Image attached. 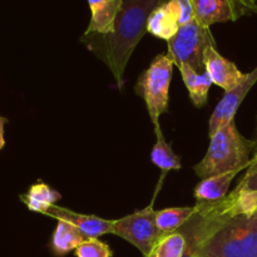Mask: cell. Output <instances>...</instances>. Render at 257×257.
Wrapping results in <instances>:
<instances>
[{
  "label": "cell",
  "mask_w": 257,
  "mask_h": 257,
  "mask_svg": "<svg viewBox=\"0 0 257 257\" xmlns=\"http://www.w3.org/2000/svg\"><path fill=\"white\" fill-rule=\"evenodd\" d=\"M167 0H123L109 34H83L80 42L105 63L122 88L125 67L138 43L147 33L151 13Z\"/></svg>",
  "instance_id": "cell-1"
},
{
  "label": "cell",
  "mask_w": 257,
  "mask_h": 257,
  "mask_svg": "<svg viewBox=\"0 0 257 257\" xmlns=\"http://www.w3.org/2000/svg\"><path fill=\"white\" fill-rule=\"evenodd\" d=\"M252 153L253 141L243 137L232 120L211 136L207 153L193 170L201 180L231 171L241 172L250 166Z\"/></svg>",
  "instance_id": "cell-2"
},
{
  "label": "cell",
  "mask_w": 257,
  "mask_h": 257,
  "mask_svg": "<svg viewBox=\"0 0 257 257\" xmlns=\"http://www.w3.org/2000/svg\"><path fill=\"white\" fill-rule=\"evenodd\" d=\"M197 257H257V213L223 221L196 248Z\"/></svg>",
  "instance_id": "cell-3"
},
{
  "label": "cell",
  "mask_w": 257,
  "mask_h": 257,
  "mask_svg": "<svg viewBox=\"0 0 257 257\" xmlns=\"http://www.w3.org/2000/svg\"><path fill=\"white\" fill-rule=\"evenodd\" d=\"M173 65L172 59L167 54H158L150 67L140 75L135 87L136 93L145 100L156 136L162 133L160 117L167 112Z\"/></svg>",
  "instance_id": "cell-4"
},
{
  "label": "cell",
  "mask_w": 257,
  "mask_h": 257,
  "mask_svg": "<svg viewBox=\"0 0 257 257\" xmlns=\"http://www.w3.org/2000/svg\"><path fill=\"white\" fill-rule=\"evenodd\" d=\"M168 43L167 55L173 64L190 65L196 72H205L203 54L210 45H215L210 28L205 27L197 20L181 25L177 34Z\"/></svg>",
  "instance_id": "cell-5"
},
{
  "label": "cell",
  "mask_w": 257,
  "mask_h": 257,
  "mask_svg": "<svg viewBox=\"0 0 257 257\" xmlns=\"http://www.w3.org/2000/svg\"><path fill=\"white\" fill-rule=\"evenodd\" d=\"M113 235L128 241L137 247L143 256H147L158 238L162 236L156 225L153 202L143 210H138L124 217L113 220Z\"/></svg>",
  "instance_id": "cell-6"
},
{
  "label": "cell",
  "mask_w": 257,
  "mask_h": 257,
  "mask_svg": "<svg viewBox=\"0 0 257 257\" xmlns=\"http://www.w3.org/2000/svg\"><path fill=\"white\" fill-rule=\"evenodd\" d=\"M195 19L210 28L216 23L235 22L257 12L256 0H190Z\"/></svg>",
  "instance_id": "cell-7"
},
{
  "label": "cell",
  "mask_w": 257,
  "mask_h": 257,
  "mask_svg": "<svg viewBox=\"0 0 257 257\" xmlns=\"http://www.w3.org/2000/svg\"><path fill=\"white\" fill-rule=\"evenodd\" d=\"M221 205L223 213L230 217L257 213V156L251 158L242 180L230 195L221 200Z\"/></svg>",
  "instance_id": "cell-8"
},
{
  "label": "cell",
  "mask_w": 257,
  "mask_h": 257,
  "mask_svg": "<svg viewBox=\"0 0 257 257\" xmlns=\"http://www.w3.org/2000/svg\"><path fill=\"white\" fill-rule=\"evenodd\" d=\"M257 82V67L250 73H246V77L237 87L230 92H226L222 99L217 103L208 123V136H213L218 130L227 125L235 118L236 112L240 108L241 103L248 94L251 88Z\"/></svg>",
  "instance_id": "cell-9"
},
{
  "label": "cell",
  "mask_w": 257,
  "mask_h": 257,
  "mask_svg": "<svg viewBox=\"0 0 257 257\" xmlns=\"http://www.w3.org/2000/svg\"><path fill=\"white\" fill-rule=\"evenodd\" d=\"M205 72L211 78L213 84L218 85L225 92H230L237 87L246 74L241 72L237 65L217 52L216 45H210L203 54Z\"/></svg>",
  "instance_id": "cell-10"
},
{
  "label": "cell",
  "mask_w": 257,
  "mask_h": 257,
  "mask_svg": "<svg viewBox=\"0 0 257 257\" xmlns=\"http://www.w3.org/2000/svg\"><path fill=\"white\" fill-rule=\"evenodd\" d=\"M45 216L55 218V220H63L72 223L78 228L85 238H99L100 236L113 233V220H105V218L98 217L94 215H84L78 213L68 208L60 207V206H52L45 212Z\"/></svg>",
  "instance_id": "cell-11"
},
{
  "label": "cell",
  "mask_w": 257,
  "mask_h": 257,
  "mask_svg": "<svg viewBox=\"0 0 257 257\" xmlns=\"http://www.w3.org/2000/svg\"><path fill=\"white\" fill-rule=\"evenodd\" d=\"M181 12L175 0H167L158 5L147 22V32L156 38L170 42L180 29Z\"/></svg>",
  "instance_id": "cell-12"
},
{
  "label": "cell",
  "mask_w": 257,
  "mask_h": 257,
  "mask_svg": "<svg viewBox=\"0 0 257 257\" xmlns=\"http://www.w3.org/2000/svg\"><path fill=\"white\" fill-rule=\"evenodd\" d=\"M90 20L84 34H109L120 12L123 0H88Z\"/></svg>",
  "instance_id": "cell-13"
},
{
  "label": "cell",
  "mask_w": 257,
  "mask_h": 257,
  "mask_svg": "<svg viewBox=\"0 0 257 257\" xmlns=\"http://www.w3.org/2000/svg\"><path fill=\"white\" fill-rule=\"evenodd\" d=\"M237 173H240V171H231L201 180L193 192L197 202H217L223 200Z\"/></svg>",
  "instance_id": "cell-14"
},
{
  "label": "cell",
  "mask_w": 257,
  "mask_h": 257,
  "mask_svg": "<svg viewBox=\"0 0 257 257\" xmlns=\"http://www.w3.org/2000/svg\"><path fill=\"white\" fill-rule=\"evenodd\" d=\"M182 80L188 90L193 105L197 108L203 107L207 103L208 92L211 85L213 84L211 78L206 72L198 73L190 65H181L178 67Z\"/></svg>",
  "instance_id": "cell-15"
},
{
  "label": "cell",
  "mask_w": 257,
  "mask_h": 257,
  "mask_svg": "<svg viewBox=\"0 0 257 257\" xmlns=\"http://www.w3.org/2000/svg\"><path fill=\"white\" fill-rule=\"evenodd\" d=\"M22 202L33 212L43 213L45 215L52 206L57 205L58 201L62 198L58 191L48 186L44 182H37L32 185L27 193L19 196Z\"/></svg>",
  "instance_id": "cell-16"
},
{
  "label": "cell",
  "mask_w": 257,
  "mask_h": 257,
  "mask_svg": "<svg viewBox=\"0 0 257 257\" xmlns=\"http://www.w3.org/2000/svg\"><path fill=\"white\" fill-rule=\"evenodd\" d=\"M85 240V236L75 226L67 221L58 220L50 241V248L55 256H64L70 251H75V248Z\"/></svg>",
  "instance_id": "cell-17"
},
{
  "label": "cell",
  "mask_w": 257,
  "mask_h": 257,
  "mask_svg": "<svg viewBox=\"0 0 257 257\" xmlns=\"http://www.w3.org/2000/svg\"><path fill=\"white\" fill-rule=\"evenodd\" d=\"M195 213L193 207H168L156 211V225L162 235L178 231Z\"/></svg>",
  "instance_id": "cell-18"
},
{
  "label": "cell",
  "mask_w": 257,
  "mask_h": 257,
  "mask_svg": "<svg viewBox=\"0 0 257 257\" xmlns=\"http://www.w3.org/2000/svg\"><path fill=\"white\" fill-rule=\"evenodd\" d=\"M187 246L186 236L181 231H175L161 236L146 257H183Z\"/></svg>",
  "instance_id": "cell-19"
},
{
  "label": "cell",
  "mask_w": 257,
  "mask_h": 257,
  "mask_svg": "<svg viewBox=\"0 0 257 257\" xmlns=\"http://www.w3.org/2000/svg\"><path fill=\"white\" fill-rule=\"evenodd\" d=\"M151 161L163 172L162 178L170 171H180L182 168L180 157L173 152L171 145L166 142L162 133L157 135V142L151 152Z\"/></svg>",
  "instance_id": "cell-20"
},
{
  "label": "cell",
  "mask_w": 257,
  "mask_h": 257,
  "mask_svg": "<svg viewBox=\"0 0 257 257\" xmlns=\"http://www.w3.org/2000/svg\"><path fill=\"white\" fill-rule=\"evenodd\" d=\"M113 251L99 238H88L75 248V257H112Z\"/></svg>",
  "instance_id": "cell-21"
},
{
  "label": "cell",
  "mask_w": 257,
  "mask_h": 257,
  "mask_svg": "<svg viewBox=\"0 0 257 257\" xmlns=\"http://www.w3.org/2000/svg\"><path fill=\"white\" fill-rule=\"evenodd\" d=\"M178 231H181V232L186 236L188 242L187 251H186L185 256L183 257H197V255H196V248H197V246L201 243V238L197 237V232H195L192 226L187 225V223H185Z\"/></svg>",
  "instance_id": "cell-22"
},
{
  "label": "cell",
  "mask_w": 257,
  "mask_h": 257,
  "mask_svg": "<svg viewBox=\"0 0 257 257\" xmlns=\"http://www.w3.org/2000/svg\"><path fill=\"white\" fill-rule=\"evenodd\" d=\"M8 123V119L5 117L0 115V151L3 150V147L5 146V138H4V128L5 124Z\"/></svg>",
  "instance_id": "cell-23"
},
{
  "label": "cell",
  "mask_w": 257,
  "mask_h": 257,
  "mask_svg": "<svg viewBox=\"0 0 257 257\" xmlns=\"http://www.w3.org/2000/svg\"><path fill=\"white\" fill-rule=\"evenodd\" d=\"M253 153H252V157H256L257 156V122H256V135L255 138H253Z\"/></svg>",
  "instance_id": "cell-24"
}]
</instances>
